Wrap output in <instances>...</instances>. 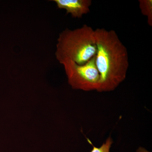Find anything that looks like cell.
I'll return each mask as SVG.
<instances>
[{
  "instance_id": "6da1fadb",
  "label": "cell",
  "mask_w": 152,
  "mask_h": 152,
  "mask_svg": "<svg viewBox=\"0 0 152 152\" xmlns=\"http://www.w3.org/2000/svg\"><path fill=\"white\" fill-rule=\"evenodd\" d=\"M96 64L100 75L99 92L113 91L124 81L129 66L127 49L114 30H95Z\"/></svg>"
},
{
  "instance_id": "277c9868",
  "label": "cell",
  "mask_w": 152,
  "mask_h": 152,
  "mask_svg": "<svg viewBox=\"0 0 152 152\" xmlns=\"http://www.w3.org/2000/svg\"><path fill=\"white\" fill-rule=\"evenodd\" d=\"M58 8L66 10L74 18H80L89 13L91 0H54Z\"/></svg>"
},
{
  "instance_id": "7a4b0ae2",
  "label": "cell",
  "mask_w": 152,
  "mask_h": 152,
  "mask_svg": "<svg viewBox=\"0 0 152 152\" xmlns=\"http://www.w3.org/2000/svg\"><path fill=\"white\" fill-rule=\"evenodd\" d=\"M96 52L95 30L84 25L73 30L66 29L60 33L55 55L60 63L69 60L83 65L94 57Z\"/></svg>"
},
{
  "instance_id": "52a82bcc",
  "label": "cell",
  "mask_w": 152,
  "mask_h": 152,
  "mask_svg": "<svg viewBox=\"0 0 152 152\" xmlns=\"http://www.w3.org/2000/svg\"><path fill=\"white\" fill-rule=\"evenodd\" d=\"M137 152H149L148 151H147L144 148H143L142 147H140L137 150Z\"/></svg>"
},
{
  "instance_id": "3957f363",
  "label": "cell",
  "mask_w": 152,
  "mask_h": 152,
  "mask_svg": "<svg viewBox=\"0 0 152 152\" xmlns=\"http://www.w3.org/2000/svg\"><path fill=\"white\" fill-rule=\"evenodd\" d=\"M95 56L83 65L78 64L69 60L60 63L64 66L68 83L73 89L98 91L100 75L96 66Z\"/></svg>"
},
{
  "instance_id": "5b68a950",
  "label": "cell",
  "mask_w": 152,
  "mask_h": 152,
  "mask_svg": "<svg viewBox=\"0 0 152 152\" xmlns=\"http://www.w3.org/2000/svg\"><path fill=\"white\" fill-rule=\"evenodd\" d=\"M139 7L142 14L147 18L148 24L152 26V0H139Z\"/></svg>"
},
{
  "instance_id": "8992f818",
  "label": "cell",
  "mask_w": 152,
  "mask_h": 152,
  "mask_svg": "<svg viewBox=\"0 0 152 152\" xmlns=\"http://www.w3.org/2000/svg\"><path fill=\"white\" fill-rule=\"evenodd\" d=\"M88 141L93 147L92 150L91 152H110V149L111 147L112 144L113 143L112 138L111 137H109L106 140V142L104 143L101 147L97 148L93 145V144L89 139H88Z\"/></svg>"
}]
</instances>
